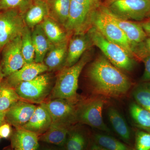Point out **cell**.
I'll use <instances>...</instances> for the list:
<instances>
[{
	"label": "cell",
	"instance_id": "cell-8",
	"mask_svg": "<svg viewBox=\"0 0 150 150\" xmlns=\"http://www.w3.org/2000/svg\"><path fill=\"white\" fill-rule=\"evenodd\" d=\"M25 26L23 15L17 10L0 12V53L10 41L22 35Z\"/></svg>",
	"mask_w": 150,
	"mask_h": 150
},
{
	"label": "cell",
	"instance_id": "cell-32",
	"mask_svg": "<svg viewBox=\"0 0 150 150\" xmlns=\"http://www.w3.org/2000/svg\"><path fill=\"white\" fill-rule=\"evenodd\" d=\"M134 54L135 58L141 60L150 56V37L147 36L144 41L136 48Z\"/></svg>",
	"mask_w": 150,
	"mask_h": 150
},
{
	"label": "cell",
	"instance_id": "cell-9",
	"mask_svg": "<svg viewBox=\"0 0 150 150\" xmlns=\"http://www.w3.org/2000/svg\"><path fill=\"white\" fill-rule=\"evenodd\" d=\"M21 35L10 41L2 51L1 64L4 77L19 70L26 64L22 53Z\"/></svg>",
	"mask_w": 150,
	"mask_h": 150
},
{
	"label": "cell",
	"instance_id": "cell-40",
	"mask_svg": "<svg viewBox=\"0 0 150 150\" xmlns=\"http://www.w3.org/2000/svg\"><path fill=\"white\" fill-rule=\"evenodd\" d=\"M43 1L46 2L47 3V2L49 0H33V1Z\"/></svg>",
	"mask_w": 150,
	"mask_h": 150
},
{
	"label": "cell",
	"instance_id": "cell-19",
	"mask_svg": "<svg viewBox=\"0 0 150 150\" xmlns=\"http://www.w3.org/2000/svg\"><path fill=\"white\" fill-rule=\"evenodd\" d=\"M40 24L51 45L58 44L69 39L64 28L50 17L45 18Z\"/></svg>",
	"mask_w": 150,
	"mask_h": 150
},
{
	"label": "cell",
	"instance_id": "cell-21",
	"mask_svg": "<svg viewBox=\"0 0 150 150\" xmlns=\"http://www.w3.org/2000/svg\"><path fill=\"white\" fill-rule=\"evenodd\" d=\"M70 127L61 123H52L49 129L41 134L39 140L48 144L63 146L66 142Z\"/></svg>",
	"mask_w": 150,
	"mask_h": 150
},
{
	"label": "cell",
	"instance_id": "cell-41",
	"mask_svg": "<svg viewBox=\"0 0 150 150\" xmlns=\"http://www.w3.org/2000/svg\"><path fill=\"white\" fill-rule=\"evenodd\" d=\"M110 3L114 1H117V0H108Z\"/></svg>",
	"mask_w": 150,
	"mask_h": 150
},
{
	"label": "cell",
	"instance_id": "cell-42",
	"mask_svg": "<svg viewBox=\"0 0 150 150\" xmlns=\"http://www.w3.org/2000/svg\"><path fill=\"white\" fill-rule=\"evenodd\" d=\"M147 86L148 88H149V90L150 91V83Z\"/></svg>",
	"mask_w": 150,
	"mask_h": 150
},
{
	"label": "cell",
	"instance_id": "cell-37",
	"mask_svg": "<svg viewBox=\"0 0 150 150\" xmlns=\"http://www.w3.org/2000/svg\"><path fill=\"white\" fill-rule=\"evenodd\" d=\"M6 112H0V126L4 123L5 120Z\"/></svg>",
	"mask_w": 150,
	"mask_h": 150
},
{
	"label": "cell",
	"instance_id": "cell-39",
	"mask_svg": "<svg viewBox=\"0 0 150 150\" xmlns=\"http://www.w3.org/2000/svg\"><path fill=\"white\" fill-rule=\"evenodd\" d=\"M4 77V74H3L2 71V69L1 66L0 64V88L2 85V84L3 83V78Z\"/></svg>",
	"mask_w": 150,
	"mask_h": 150
},
{
	"label": "cell",
	"instance_id": "cell-35",
	"mask_svg": "<svg viewBox=\"0 0 150 150\" xmlns=\"http://www.w3.org/2000/svg\"><path fill=\"white\" fill-rule=\"evenodd\" d=\"M72 1L81 4L90 6L95 8H98L99 6V0H72Z\"/></svg>",
	"mask_w": 150,
	"mask_h": 150
},
{
	"label": "cell",
	"instance_id": "cell-15",
	"mask_svg": "<svg viewBox=\"0 0 150 150\" xmlns=\"http://www.w3.org/2000/svg\"><path fill=\"white\" fill-rule=\"evenodd\" d=\"M52 123L51 115L43 102L36 106L32 117L22 128L42 134L49 129Z\"/></svg>",
	"mask_w": 150,
	"mask_h": 150
},
{
	"label": "cell",
	"instance_id": "cell-16",
	"mask_svg": "<svg viewBox=\"0 0 150 150\" xmlns=\"http://www.w3.org/2000/svg\"><path fill=\"white\" fill-rule=\"evenodd\" d=\"M39 140L38 134L22 128H17L11 137L13 150H37Z\"/></svg>",
	"mask_w": 150,
	"mask_h": 150
},
{
	"label": "cell",
	"instance_id": "cell-5",
	"mask_svg": "<svg viewBox=\"0 0 150 150\" xmlns=\"http://www.w3.org/2000/svg\"><path fill=\"white\" fill-rule=\"evenodd\" d=\"M105 103L103 97L98 96L80 101L77 104V123L110 132L103 118V110Z\"/></svg>",
	"mask_w": 150,
	"mask_h": 150
},
{
	"label": "cell",
	"instance_id": "cell-36",
	"mask_svg": "<svg viewBox=\"0 0 150 150\" xmlns=\"http://www.w3.org/2000/svg\"><path fill=\"white\" fill-rule=\"evenodd\" d=\"M140 24L144 30L148 37H150V18L146 20L143 21Z\"/></svg>",
	"mask_w": 150,
	"mask_h": 150
},
{
	"label": "cell",
	"instance_id": "cell-26",
	"mask_svg": "<svg viewBox=\"0 0 150 150\" xmlns=\"http://www.w3.org/2000/svg\"><path fill=\"white\" fill-rule=\"evenodd\" d=\"M21 51L26 64L34 62L35 52L33 42L32 31L26 25L22 33Z\"/></svg>",
	"mask_w": 150,
	"mask_h": 150
},
{
	"label": "cell",
	"instance_id": "cell-20",
	"mask_svg": "<svg viewBox=\"0 0 150 150\" xmlns=\"http://www.w3.org/2000/svg\"><path fill=\"white\" fill-rule=\"evenodd\" d=\"M32 37L35 52L34 62L43 63L52 45L45 35L40 24L36 25L33 28Z\"/></svg>",
	"mask_w": 150,
	"mask_h": 150
},
{
	"label": "cell",
	"instance_id": "cell-2",
	"mask_svg": "<svg viewBox=\"0 0 150 150\" xmlns=\"http://www.w3.org/2000/svg\"><path fill=\"white\" fill-rule=\"evenodd\" d=\"M91 58V53L86 51L74 65L62 68L57 76L51 92V99L62 98L76 104L79 102V97L77 93L79 77L84 67Z\"/></svg>",
	"mask_w": 150,
	"mask_h": 150
},
{
	"label": "cell",
	"instance_id": "cell-4",
	"mask_svg": "<svg viewBox=\"0 0 150 150\" xmlns=\"http://www.w3.org/2000/svg\"><path fill=\"white\" fill-rule=\"evenodd\" d=\"M91 22L92 26L95 28L106 39L121 46L131 57L135 58L124 33L100 7L93 12Z\"/></svg>",
	"mask_w": 150,
	"mask_h": 150
},
{
	"label": "cell",
	"instance_id": "cell-7",
	"mask_svg": "<svg viewBox=\"0 0 150 150\" xmlns=\"http://www.w3.org/2000/svg\"><path fill=\"white\" fill-rule=\"evenodd\" d=\"M109 10L123 19L143 21L150 13V0H117L110 3Z\"/></svg>",
	"mask_w": 150,
	"mask_h": 150
},
{
	"label": "cell",
	"instance_id": "cell-3",
	"mask_svg": "<svg viewBox=\"0 0 150 150\" xmlns=\"http://www.w3.org/2000/svg\"><path fill=\"white\" fill-rule=\"evenodd\" d=\"M86 33L93 45L99 48L112 65L121 71L130 72L133 70L134 59L123 48L108 40L93 26Z\"/></svg>",
	"mask_w": 150,
	"mask_h": 150
},
{
	"label": "cell",
	"instance_id": "cell-45",
	"mask_svg": "<svg viewBox=\"0 0 150 150\" xmlns=\"http://www.w3.org/2000/svg\"><path fill=\"white\" fill-rule=\"evenodd\" d=\"M1 136H0V139H1Z\"/></svg>",
	"mask_w": 150,
	"mask_h": 150
},
{
	"label": "cell",
	"instance_id": "cell-22",
	"mask_svg": "<svg viewBox=\"0 0 150 150\" xmlns=\"http://www.w3.org/2000/svg\"><path fill=\"white\" fill-rule=\"evenodd\" d=\"M48 16L64 27L69 18L71 0H49Z\"/></svg>",
	"mask_w": 150,
	"mask_h": 150
},
{
	"label": "cell",
	"instance_id": "cell-38",
	"mask_svg": "<svg viewBox=\"0 0 150 150\" xmlns=\"http://www.w3.org/2000/svg\"><path fill=\"white\" fill-rule=\"evenodd\" d=\"M91 150H108L98 145H94Z\"/></svg>",
	"mask_w": 150,
	"mask_h": 150
},
{
	"label": "cell",
	"instance_id": "cell-44",
	"mask_svg": "<svg viewBox=\"0 0 150 150\" xmlns=\"http://www.w3.org/2000/svg\"><path fill=\"white\" fill-rule=\"evenodd\" d=\"M52 150L48 149V150Z\"/></svg>",
	"mask_w": 150,
	"mask_h": 150
},
{
	"label": "cell",
	"instance_id": "cell-6",
	"mask_svg": "<svg viewBox=\"0 0 150 150\" xmlns=\"http://www.w3.org/2000/svg\"><path fill=\"white\" fill-rule=\"evenodd\" d=\"M14 89L22 100L40 104L52 91L51 76L42 74L32 80L19 84Z\"/></svg>",
	"mask_w": 150,
	"mask_h": 150
},
{
	"label": "cell",
	"instance_id": "cell-1",
	"mask_svg": "<svg viewBox=\"0 0 150 150\" xmlns=\"http://www.w3.org/2000/svg\"><path fill=\"white\" fill-rule=\"evenodd\" d=\"M86 75L93 92L98 96L120 98L132 86L129 78L102 55L91 64Z\"/></svg>",
	"mask_w": 150,
	"mask_h": 150
},
{
	"label": "cell",
	"instance_id": "cell-12",
	"mask_svg": "<svg viewBox=\"0 0 150 150\" xmlns=\"http://www.w3.org/2000/svg\"><path fill=\"white\" fill-rule=\"evenodd\" d=\"M36 108L35 105L21 100L6 111V121L16 129L22 128L32 117Z\"/></svg>",
	"mask_w": 150,
	"mask_h": 150
},
{
	"label": "cell",
	"instance_id": "cell-25",
	"mask_svg": "<svg viewBox=\"0 0 150 150\" xmlns=\"http://www.w3.org/2000/svg\"><path fill=\"white\" fill-rule=\"evenodd\" d=\"M21 100L14 88L3 82L0 88V112L7 111Z\"/></svg>",
	"mask_w": 150,
	"mask_h": 150
},
{
	"label": "cell",
	"instance_id": "cell-29",
	"mask_svg": "<svg viewBox=\"0 0 150 150\" xmlns=\"http://www.w3.org/2000/svg\"><path fill=\"white\" fill-rule=\"evenodd\" d=\"M33 3V0H0V11L16 9L23 15Z\"/></svg>",
	"mask_w": 150,
	"mask_h": 150
},
{
	"label": "cell",
	"instance_id": "cell-43",
	"mask_svg": "<svg viewBox=\"0 0 150 150\" xmlns=\"http://www.w3.org/2000/svg\"><path fill=\"white\" fill-rule=\"evenodd\" d=\"M148 17H149L150 18V13L149 14V16H148Z\"/></svg>",
	"mask_w": 150,
	"mask_h": 150
},
{
	"label": "cell",
	"instance_id": "cell-33",
	"mask_svg": "<svg viewBox=\"0 0 150 150\" xmlns=\"http://www.w3.org/2000/svg\"><path fill=\"white\" fill-rule=\"evenodd\" d=\"M145 69L141 81L143 82L150 81V56H146L143 59Z\"/></svg>",
	"mask_w": 150,
	"mask_h": 150
},
{
	"label": "cell",
	"instance_id": "cell-10",
	"mask_svg": "<svg viewBox=\"0 0 150 150\" xmlns=\"http://www.w3.org/2000/svg\"><path fill=\"white\" fill-rule=\"evenodd\" d=\"M52 119V123L71 126L76 123L77 104L62 98L43 102Z\"/></svg>",
	"mask_w": 150,
	"mask_h": 150
},
{
	"label": "cell",
	"instance_id": "cell-13",
	"mask_svg": "<svg viewBox=\"0 0 150 150\" xmlns=\"http://www.w3.org/2000/svg\"><path fill=\"white\" fill-rule=\"evenodd\" d=\"M47 71L48 67L43 63L25 64L21 69L7 77L5 83L14 88L19 84L32 80Z\"/></svg>",
	"mask_w": 150,
	"mask_h": 150
},
{
	"label": "cell",
	"instance_id": "cell-17",
	"mask_svg": "<svg viewBox=\"0 0 150 150\" xmlns=\"http://www.w3.org/2000/svg\"><path fill=\"white\" fill-rule=\"evenodd\" d=\"M69 40L68 39L61 43L51 45L44 60L48 71L63 67L67 57Z\"/></svg>",
	"mask_w": 150,
	"mask_h": 150
},
{
	"label": "cell",
	"instance_id": "cell-14",
	"mask_svg": "<svg viewBox=\"0 0 150 150\" xmlns=\"http://www.w3.org/2000/svg\"><path fill=\"white\" fill-rule=\"evenodd\" d=\"M92 45L86 33L74 35L69 40L67 57L62 68L74 65Z\"/></svg>",
	"mask_w": 150,
	"mask_h": 150
},
{
	"label": "cell",
	"instance_id": "cell-11",
	"mask_svg": "<svg viewBox=\"0 0 150 150\" xmlns=\"http://www.w3.org/2000/svg\"><path fill=\"white\" fill-rule=\"evenodd\" d=\"M100 8L123 30L128 38L134 55V51L136 48L147 37L142 25L140 23L118 17L112 13L106 7L103 6Z\"/></svg>",
	"mask_w": 150,
	"mask_h": 150
},
{
	"label": "cell",
	"instance_id": "cell-18",
	"mask_svg": "<svg viewBox=\"0 0 150 150\" xmlns=\"http://www.w3.org/2000/svg\"><path fill=\"white\" fill-rule=\"evenodd\" d=\"M48 16V4L41 1H34L31 6L23 14L25 25L32 29L40 24Z\"/></svg>",
	"mask_w": 150,
	"mask_h": 150
},
{
	"label": "cell",
	"instance_id": "cell-28",
	"mask_svg": "<svg viewBox=\"0 0 150 150\" xmlns=\"http://www.w3.org/2000/svg\"><path fill=\"white\" fill-rule=\"evenodd\" d=\"M136 102L150 112V91L146 85H139L132 92Z\"/></svg>",
	"mask_w": 150,
	"mask_h": 150
},
{
	"label": "cell",
	"instance_id": "cell-30",
	"mask_svg": "<svg viewBox=\"0 0 150 150\" xmlns=\"http://www.w3.org/2000/svg\"><path fill=\"white\" fill-rule=\"evenodd\" d=\"M85 144V139L82 134L79 131H72L67 140V150H83Z\"/></svg>",
	"mask_w": 150,
	"mask_h": 150
},
{
	"label": "cell",
	"instance_id": "cell-24",
	"mask_svg": "<svg viewBox=\"0 0 150 150\" xmlns=\"http://www.w3.org/2000/svg\"><path fill=\"white\" fill-rule=\"evenodd\" d=\"M129 110L136 126L142 131L150 133V112L136 102L130 104Z\"/></svg>",
	"mask_w": 150,
	"mask_h": 150
},
{
	"label": "cell",
	"instance_id": "cell-31",
	"mask_svg": "<svg viewBox=\"0 0 150 150\" xmlns=\"http://www.w3.org/2000/svg\"><path fill=\"white\" fill-rule=\"evenodd\" d=\"M136 150H150V133L139 131L136 134Z\"/></svg>",
	"mask_w": 150,
	"mask_h": 150
},
{
	"label": "cell",
	"instance_id": "cell-34",
	"mask_svg": "<svg viewBox=\"0 0 150 150\" xmlns=\"http://www.w3.org/2000/svg\"><path fill=\"white\" fill-rule=\"evenodd\" d=\"M11 134V129L10 124L4 123L0 126V136L1 138L7 139L10 137Z\"/></svg>",
	"mask_w": 150,
	"mask_h": 150
},
{
	"label": "cell",
	"instance_id": "cell-23",
	"mask_svg": "<svg viewBox=\"0 0 150 150\" xmlns=\"http://www.w3.org/2000/svg\"><path fill=\"white\" fill-rule=\"evenodd\" d=\"M107 113L110 124L115 132L123 140L129 142L131 139V130L122 115L113 107L109 108Z\"/></svg>",
	"mask_w": 150,
	"mask_h": 150
},
{
	"label": "cell",
	"instance_id": "cell-27",
	"mask_svg": "<svg viewBox=\"0 0 150 150\" xmlns=\"http://www.w3.org/2000/svg\"><path fill=\"white\" fill-rule=\"evenodd\" d=\"M95 139L98 145L108 150H133L122 142L108 135L96 134Z\"/></svg>",
	"mask_w": 150,
	"mask_h": 150
}]
</instances>
